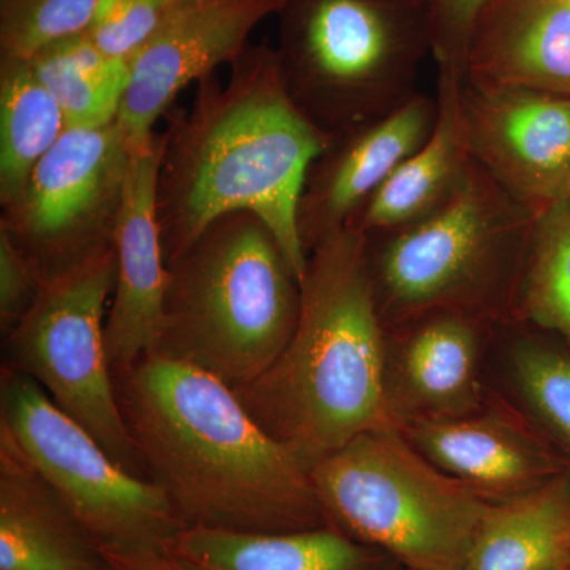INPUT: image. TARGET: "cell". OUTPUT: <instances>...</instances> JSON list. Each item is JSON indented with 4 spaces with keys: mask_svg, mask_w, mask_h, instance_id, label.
<instances>
[{
    "mask_svg": "<svg viewBox=\"0 0 570 570\" xmlns=\"http://www.w3.org/2000/svg\"><path fill=\"white\" fill-rule=\"evenodd\" d=\"M62 108L69 127L115 122L129 82V63L115 61L80 33L26 59Z\"/></svg>",
    "mask_w": 570,
    "mask_h": 570,
    "instance_id": "cell-23",
    "label": "cell"
},
{
    "mask_svg": "<svg viewBox=\"0 0 570 570\" xmlns=\"http://www.w3.org/2000/svg\"><path fill=\"white\" fill-rule=\"evenodd\" d=\"M311 479L326 523L406 570H464L490 505L401 428L360 434L317 460Z\"/></svg>",
    "mask_w": 570,
    "mask_h": 570,
    "instance_id": "cell-7",
    "label": "cell"
},
{
    "mask_svg": "<svg viewBox=\"0 0 570 570\" xmlns=\"http://www.w3.org/2000/svg\"><path fill=\"white\" fill-rule=\"evenodd\" d=\"M298 324L283 354L234 389L269 436L309 468L367 431L401 428L366 236L346 227L307 255Z\"/></svg>",
    "mask_w": 570,
    "mask_h": 570,
    "instance_id": "cell-3",
    "label": "cell"
},
{
    "mask_svg": "<svg viewBox=\"0 0 570 570\" xmlns=\"http://www.w3.org/2000/svg\"><path fill=\"white\" fill-rule=\"evenodd\" d=\"M112 377L146 475L184 527L276 534L326 524L309 464L269 436L230 385L157 354Z\"/></svg>",
    "mask_w": 570,
    "mask_h": 570,
    "instance_id": "cell-1",
    "label": "cell"
},
{
    "mask_svg": "<svg viewBox=\"0 0 570 570\" xmlns=\"http://www.w3.org/2000/svg\"><path fill=\"white\" fill-rule=\"evenodd\" d=\"M436 121V97L419 92L392 115L333 140L311 164L296 208L307 255L347 227L393 171L425 145Z\"/></svg>",
    "mask_w": 570,
    "mask_h": 570,
    "instance_id": "cell-14",
    "label": "cell"
},
{
    "mask_svg": "<svg viewBox=\"0 0 570 570\" xmlns=\"http://www.w3.org/2000/svg\"><path fill=\"white\" fill-rule=\"evenodd\" d=\"M411 322L397 370L401 423L472 414L479 403V318L439 311Z\"/></svg>",
    "mask_w": 570,
    "mask_h": 570,
    "instance_id": "cell-20",
    "label": "cell"
},
{
    "mask_svg": "<svg viewBox=\"0 0 570 570\" xmlns=\"http://www.w3.org/2000/svg\"><path fill=\"white\" fill-rule=\"evenodd\" d=\"M515 311L570 351V198L538 217Z\"/></svg>",
    "mask_w": 570,
    "mask_h": 570,
    "instance_id": "cell-24",
    "label": "cell"
},
{
    "mask_svg": "<svg viewBox=\"0 0 570 570\" xmlns=\"http://www.w3.org/2000/svg\"><path fill=\"white\" fill-rule=\"evenodd\" d=\"M0 426L100 550H167L186 530L156 482L119 466L33 379L7 365L0 370Z\"/></svg>",
    "mask_w": 570,
    "mask_h": 570,
    "instance_id": "cell-9",
    "label": "cell"
},
{
    "mask_svg": "<svg viewBox=\"0 0 570 570\" xmlns=\"http://www.w3.org/2000/svg\"><path fill=\"white\" fill-rule=\"evenodd\" d=\"M0 570H107L96 540L3 426Z\"/></svg>",
    "mask_w": 570,
    "mask_h": 570,
    "instance_id": "cell-17",
    "label": "cell"
},
{
    "mask_svg": "<svg viewBox=\"0 0 570 570\" xmlns=\"http://www.w3.org/2000/svg\"><path fill=\"white\" fill-rule=\"evenodd\" d=\"M102 0H0V55L26 61L88 29Z\"/></svg>",
    "mask_w": 570,
    "mask_h": 570,
    "instance_id": "cell-26",
    "label": "cell"
},
{
    "mask_svg": "<svg viewBox=\"0 0 570 570\" xmlns=\"http://www.w3.org/2000/svg\"><path fill=\"white\" fill-rule=\"evenodd\" d=\"M538 217L474 160L444 208L401 230L366 236L382 321L403 324L439 311L475 318L515 313Z\"/></svg>",
    "mask_w": 570,
    "mask_h": 570,
    "instance_id": "cell-5",
    "label": "cell"
},
{
    "mask_svg": "<svg viewBox=\"0 0 570 570\" xmlns=\"http://www.w3.org/2000/svg\"><path fill=\"white\" fill-rule=\"evenodd\" d=\"M116 277L112 245L43 281L29 313L3 336V365L33 379L119 466L149 479L122 419L105 343Z\"/></svg>",
    "mask_w": 570,
    "mask_h": 570,
    "instance_id": "cell-8",
    "label": "cell"
},
{
    "mask_svg": "<svg viewBox=\"0 0 570 570\" xmlns=\"http://www.w3.org/2000/svg\"><path fill=\"white\" fill-rule=\"evenodd\" d=\"M404 570H406V569H404Z\"/></svg>",
    "mask_w": 570,
    "mask_h": 570,
    "instance_id": "cell-34",
    "label": "cell"
},
{
    "mask_svg": "<svg viewBox=\"0 0 570 570\" xmlns=\"http://www.w3.org/2000/svg\"><path fill=\"white\" fill-rule=\"evenodd\" d=\"M566 568H568V566H566ZM566 568H564V569H562V570H566Z\"/></svg>",
    "mask_w": 570,
    "mask_h": 570,
    "instance_id": "cell-33",
    "label": "cell"
},
{
    "mask_svg": "<svg viewBox=\"0 0 570 570\" xmlns=\"http://www.w3.org/2000/svg\"><path fill=\"white\" fill-rule=\"evenodd\" d=\"M401 430L434 466L490 502L519 497L568 471L564 460L501 415L411 419Z\"/></svg>",
    "mask_w": 570,
    "mask_h": 570,
    "instance_id": "cell-15",
    "label": "cell"
},
{
    "mask_svg": "<svg viewBox=\"0 0 570 570\" xmlns=\"http://www.w3.org/2000/svg\"><path fill=\"white\" fill-rule=\"evenodd\" d=\"M520 395L570 460V351L524 341L513 352Z\"/></svg>",
    "mask_w": 570,
    "mask_h": 570,
    "instance_id": "cell-25",
    "label": "cell"
},
{
    "mask_svg": "<svg viewBox=\"0 0 570 570\" xmlns=\"http://www.w3.org/2000/svg\"><path fill=\"white\" fill-rule=\"evenodd\" d=\"M491 0H430L431 55L438 78L466 81L469 50L475 26Z\"/></svg>",
    "mask_w": 570,
    "mask_h": 570,
    "instance_id": "cell-28",
    "label": "cell"
},
{
    "mask_svg": "<svg viewBox=\"0 0 570 570\" xmlns=\"http://www.w3.org/2000/svg\"><path fill=\"white\" fill-rule=\"evenodd\" d=\"M165 149L164 132L130 154L115 245L118 277L105 322L111 371L153 354L164 324L168 266L157 217L156 190Z\"/></svg>",
    "mask_w": 570,
    "mask_h": 570,
    "instance_id": "cell-13",
    "label": "cell"
},
{
    "mask_svg": "<svg viewBox=\"0 0 570 570\" xmlns=\"http://www.w3.org/2000/svg\"><path fill=\"white\" fill-rule=\"evenodd\" d=\"M69 129L62 108L28 61L0 63V205L11 204Z\"/></svg>",
    "mask_w": 570,
    "mask_h": 570,
    "instance_id": "cell-22",
    "label": "cell"
},
{
    "mask_svg": "<svg viewBox=\"0 0 570 570\" xmlns=\"http://www.w3.org/2000/svg\"><path fill=\"white\" fill-rule=\"evenodd\" d=\"M276 17L285 91L332 140L417 96L430 0H283Z\"/></svg>",
    "mask_w": 570,
    "mask_h": 570,
    "instance_id": "cell-6",
    "label": "cell"
},
{
    "mask_svg": "<svg viewBox=\"0 0 570 570\" xmlns=\"http://www.w3.org/2000/svg\"><path fill=\"white\" fill-rule=\"evenodd\" d=\"M463 85L438 78V121L347 227L365 236L390 234L426 219L460 193L474 165L463 108Z\"/></svg>",
    "mask_w": 570,
    "mask_h": 570,
    "instance_id": "cell-18",
    "label": "cell"
},
{
    "mask_svg": "<svg viewBox=\"0 0 570 570\" xmlns=\"http://www.w3.org/2000/svg\"><path fill=\"white\" fill-rule=\"evenodd\" d=\"M156 204L165 261L181 257L228 213L261 217L302 284L307 254L296 208L311 164L332 145L285 91L276 48L250 43L227 81L198 82L194 102L164 130Z\"/></svg>",
    "mask_w": 570,
    "mask_h": 570,
    "instance_id": "cell-2",
    "label": "cell"
},
{
    "mask_svg": "<svg viewBox=\"0 0 570 570\" xmlns=\"http://www.w3.org/2000/svg\"><path fill=\"white\" fill-rule=\"evenodd\" d=\"M566 570H570V562H569V564H568V568H566Z\"/></svg>",
    "mask_w": 570,
    "mask_h": 570,
    "instance_id": "cell-32",
    "label": "cell"
},
{
    "mask_svg": "<svg viewBox=\"0 0 570 570\" xmlns=\"http://www.w3.org/2000/svg\"><path fill=\"white\" fill-rule=\"evenodd\" d=\"M167 9L160 0H102L82 33L105 56L130 67L159 29Z\"/></svg>",
    "mask_w": 570,
    "mask_h": 570,
    "instance_id": "cell-27",
    "label": "cell"
},
{
    "mask_svg": "<svg viewBox=\"0 0 570 570\" xmlns=\"http://www.w3.org/2000/svg\"><path fill=\"white\" fill-rule=\"evenodd\" d=\"M168 266L153 354L249 384L283 354L302 307L298 276L268 225L249 212L214 220Z\"/></svg>",
    "mask_w": 570,
    "mask_h": 570,
    "instance_id": "cell-4",
    "label": "cell"
},
{
    "mask_svg": "<svg viewBox=\"0 0 570 570\" xmlns=\"http://www.w3.org/2000/svg\"><path fill=\"white\" fill-rule=\"evenodd\" d=\"M107 570H200L168 550H104Z\"/></svg>",
    "mask_w": 570,
    "mask_h": 570,
    "instance_id": "cell-30",
    "label": "cell"
},
{
    "mask_svg": "<svg viewBox=\"0 0 570 570\" xmlns=\"http://www.w3.org/2000/svg\"><path fill=\"white\" fill-rule=\"evenodd\" d=\"M167 550L200 570H404L328 523L276 534L186 528Z\"/></svg>",
    "mask_w": 570,
    "mask_h": 570,
    "instance_id": "cell-19",
    "label": "cell"
},
{
    "mask_svg": "<svg viewBox=\"0 0 570 570\" xmlns=\"http://www.w3.org/2000/svg\"><path fill=\"white\" fill-rule=\"evenodd\" d=\"M43 285L31 258L0 230V330L6 336L29 313Z\"/></svg>",
    "mask_w": 570,
    "mask_h": 570,
    "instance_id": "cell-29",
    "label": "cell"
},
{
    "mask_svg": "<svg viewBox=\"0 0 570 570\" xmlns=\"http://www.w3.org/2000/svg\"><path fill=\"white\" fill-rule=\"evenodd\" d=\"M130 154L118 119L69 127L21 194L2 206L0 230L31 258L43 281L112 246Z\"/></svg>",
    "mask_w": 570,
    "mask_h": 570,
    "instance_id": "cell-10",
    "label": "cell"
},
{
    "mask_svg": "<svg viewBox=\"0 0 570 570\" xmlns=\"http://www.w3.org/2000/svg\"><path fill=\"white\" fill-rule=\"evenodd\" d=\"M165 6H174V3L184 2V0H160Z\"/></svg>",
    "mask_w": 570,
    "mask_h": 570,
    "instance_id": "cell-31",
    "label": "cell"
},
{
    "mask_svg": "<svg viewBox=\"0 0 570 570\" xmlns=\"http://www.w3.org/2000/svg\"><path fill=\"white\" fill-rule=\"evenodd\" d=\"M472 156L540 216L570 198V97L463 85Z\"/></svg>",
    "mask_w": 570,
    "mask_h": 570,
    "instance_id": "cell-12",
    "label": "cell"
},
{
    "mask_svg": "<svg viewBox=\"0 0 570 570\" xmlns=\"http://www.w3.org/2000/svg\"><path fill=\"white\" fill-rule=\"evenodd\" d=\"M283 0H184L168 6L153 39L130 62L118 126L130 151L154 137V126L179 94L249 47L257 26L277 14Z\"/></svg>",
    "mask_w": 570,
    "mask_h": 570,
    "instance_id": "cell-11",
    "label": "cell"
},
{
    "mask_svg": "<svg viewBox=\"0 0 570 570\" xmlns=\"http://www.w3.org/2000/svg\"><path fill=\"white\" fill-rule=\"evenodd\" d=\"M464 82L570 97V0H491L475 26Z\"/></svg>",
    "mask_w": 570,
    "mask_h": 570,
    "instance_id": "cell-16",
    "label": "cell"
},
{
    "mask_svg": "<svg viewBox=\"0 0 570 570\" xmlns=\"http://www.w3.org/2000/svg\"><path fill=\"white\" fill-rule=\"evenodd\" d=\"M570 562V472L490 502L464 570H562Z\"/></svg>",
    "mask_w": 570,
    "mask_h": 570,
    "instance_id": "cell-21",
    "label": "cell"
}]
</instances>
